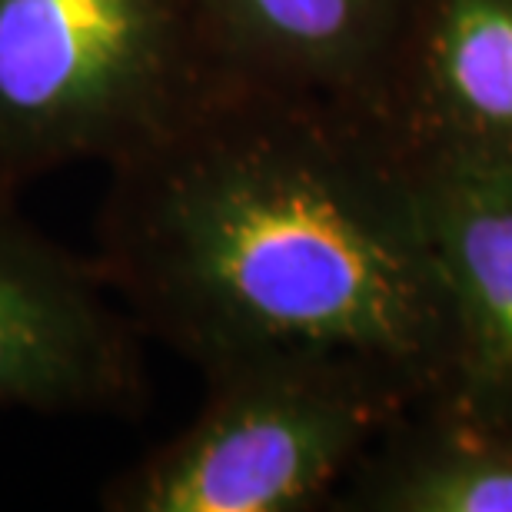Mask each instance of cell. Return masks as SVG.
I'll return each mask as SVG.
<instances>
[{"label": "cell", "mask_w": 512, "mask_h": 512, "mask_svg": "<svg viewBox=\"0 0 512 512\" xmlns=\"http://www.w3.org/2000/svg\"><path fill=\"white\" fill-rule=\"evenodd\" d=\"M107 170L100 273L143 336L207 376L310 360L396 396L453 360L419 187L370 147L350 100L223 77Z\"/></svg>", "instance_id": "1"}, {"label": "cell", "mask_w": 512, "mask_h": 512, "mask_svg": "<svg viewBox=\"0 0 512 512\" xmlns=\"http://www.w3.org/2000/svg\"><path fill=\"white\" fill-rule=\"evenodd\" d=\"M220 80L197 0H0V190L114 167Z\"/></svg>", "instance_id": "2"}, {"label": "cell", "mask_w": 512, "mask_h": 512, "mask_svg": "<svg viewBox=\"0 0 512 512\" xmlns=\"http://www.w3.org/2000/svg\"><path fill=\"white\" fill-rule=\"evenodd\" d=\"M393 393L333 363L260 360L210 376L200 416L100 489L107 512H296L330 489Z\"/></svg>", "instance_id": "3"}, {"label": "cell", "mask_w": 512, "mask_h": 512, "mask_svg": "<svg viewBox=\"0 0 512 512\" xmlns=\"http://www.w3.org/2000/svg\"><path fill=\"white\" fill-rule=\"evenodd\" d=\"M140 336L94 256L47 237L0 190V409L137 413Z\"/></svg>", "instance_id": "4"}, {"label": "cell", "mask_w": 512, "mask_h": 512, "mask_svg": "<svg viewBox=\"0 0 512 512\" xmlns=\"http://www.w3.org/2000/svg\"><path fill=\"white\" fill-rule=\"evenodd\" d=\"M419 203L453 313V360L512 426V167L439 163Z\"/></svg>", "instance_id": "5"}, {"label": "cell", "mask_w": 512, "mask_h": 512, "mask_svg": "<svg viewBox=\"0 0 512 512\" xmlns=\"http://www.w3.org/2000/svg\"><path fill=\"white\" fill-rule=\"evenodd\" d=\"M197 14L223 77L353 104L393 37L399 0H197Z\"/></svg>", "instance_id": "6"}, {"label": "cell", "mask_w": 512, "mask_h": 512, "mask_svg": "<svg viewBox=\"0 0 512 512\" xmlns=\"http://www.w3.org/2000/svg\"><path fill=\"white\" fill-rule=\"evenodd\" d=\"M423 94L443 163L512 167V0H433Z\"/></svg>", "instance_id": "7"}, {"label": "cell", "mask_w": 512, "mask_h": 512, "mask_svg": "<svg viewBox=\"0 0 512 512\" xmlns=\"http://www.w3.org/2000/svg\"><path fill=\"white\" fill-rule=\"evenodd\" d=\"M376 499L403 512H512V443L446 439L393 469Z\"/></svg>", "instance_id": "8"}]
</instances>
